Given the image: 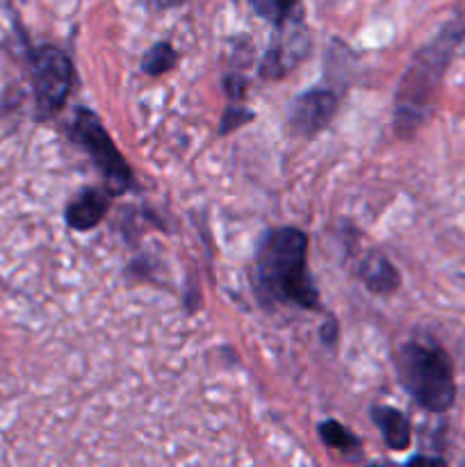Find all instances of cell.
Segmentation results:
<instances>
[{"mask_svg":"<svg viewBox=\"0 0 465 467\" xmlns=\"http://www.w3.org/2000/svg\"><path fill=\"white\" fill-rule=\"evenodd\" d=\"M260 287L269 299L315 310L319 292L308 274V237L299 228H274L258 251Z\"/></svg>","mask_w":465,"mask_h":467,"instance_id":"obj_1","label":"cell"},{"mask_svg":"<svg viewBox=\"0 0 465 467\" xmlns=\"http://www.w3.org/2000/svg\"><path fill=\"white\" fill-rule=\"evenodd\" d=\"M397 372L401 383L422 409L445 413L456 400L454 369L438 345L408 342L397 354Z\"/></svg>","mask_w":465,"mask_h":467,"instance_id":"obj_2","label":"cell"},{"mask_svg":"<svg viewBox=\"0 0 465 467\" xmlns=\"http://www.w3.org/2000/svg\"><path fill=\"white\" fill-rule=\"evenodd\" d=\"M454 32H442L433 46H427L410 67L397 96V126L413 130L424 119V108L431 100L450 53L454 50Z\"/></svg>","mask_w":465,"mask_h":467,"instance_id":"obj_3","label":"cell"},{"mask_svg":"<svg viewBox=\"0 0 465 467\" xmlns=\"http://www.w3.org/2000/svg\"><path fill=\"white\" fill-rule=\"evenodd\" d=\"M71 135L89 153L96 167L100 169L112 194H121L128 187H132L130 167L126 164L123 155L119 153L114 141L109 140L108 130H105L103 123L98 121V117L94 112H89V109H78L76 119H73Z\"/></svg>","mask_w":465,"mask_h":467,"instance_id":"obj_4","label":"cell"},{"mask_svg":"<svg viewBox=\"0 0 465 467\" xmlns=\"http://www.w3.org/2000/svg\"><path fill=\"white\" fill-rule=\"evenodd\" d=\"M32 85L39 117H50L67 100L73 85V64L64 50L53 46H41L30 55Z\"/></svg>","mask_w":465,"mask_h":467,"instance_id":"obj_5","label":"cell"},{"mask_svg":"<svg viewBox=\"0 0 465 467\" xmlns=\"http://www.w3.org/2000/svg\"><path fill=\"white\" fill-rule=\"evenodd\" d=\"M337 109V96L333 91L317 87L299 96L292 108L290 123L296 135L313 137L328 126L331 117Z\"/></svg>","mask_w":465,"mask_h":467,"instance_id":"obj_6","label":"cell"},{"mask_svg":"<svg viewBox=\"0 0 465 467\" xmlns=\"http://www.w3.org/2000/svg\"><path fill=\"white\" fill-rule=\"evenodd\" d=\"M255 12L267 18L276 32H285L287 39L294 44L305 46L304 39V14H301L299 0H251Z\"/></svg>","mask_w":465,"mask_h":467,"instance_id":"obj_7","label":"cell"},{"mask_svg":"<svg viewBox=\"0 0 465 467\" xmlns=\"http://www.w3.org/2000/svg\"><path fill=\"white\" fill-rule=\"evenodd\" d=\"M105 213H108V196H105V192L89 187V190H82L67 205V223L73 231H89V228L98 226Z\"/></svg>","mask_w":465,"mask_h":467,"instance_id":"obj_8","label":"cell"},{"mask_svg":"<svg viewBox=\"0 0 465 467\" xmlns=\"http://www.w3.org/2000/svg\"><path fill=\"white\" fill-rule=\"evenodd\" d=\"M372 420L383 433V441L390 450L404 451L410 445V422L401 410L390 406H377L372 410Z\"/></svg>","mask_w":465,"mask_h":467,"instance_id":"obj_9","label":"cell"},{"mask_svg":"<svg viewBox=\"0 0 465 467\" xmlns=\"http://www.w3.org/2000/svg\"><path fill=\"white\" fill-rule=\"evenodd\" d=\"M360 278L367 283L369 290L381 292V295L397 290L399 285V274L381 254H372L360 263Z\"/></svg>","mask_w":465,"mask_h":467,"instance_id":"obj_10","label":"cell"},{"mask_svg":"<svg viewBox=\"0 0 465 467\" xmlns=\"http://www.w3.org/2000/svg\"><path fill=\"white\" fill-rule=\"evenodd\" d=\"M319 433H322V441L328 447L340 451H358L360 441L349 431L346 427H342L336 420H328V422L319 424Z\"/></svg>","mask_w":465,"mask_h":467,"instance_id":"obj_11","label":"cell"},{"mask_svg":"<svg viewBox=\"0 0 465 467\" xmlns=\"http://www.w3.org/2000/svg\"><path fill=\"white\" fill-rule=\"evenodd\" d=\"M176 59L178 53L171 48V44H155L141 59V68L149 76H160V73L169 71L176 64Z\"/></svg>","mask_w":465,"mask_h":467,"instance_id":"obj_12","label":"cell"},{"mask_svg":"<svg viewBox=\"0 0 465 467\" xmlns=\"http://www.w3.org/2000/svg\"><path fill=\"white\" fill-rule=\"evenodd\" d=\"M140 3L150 9H167V7H173V5L182 3V0H140Z\"/></svg>","mask_w":465,"mask_h":467,"instance_id":"obj_13","label":"cell"}]
</instances>
